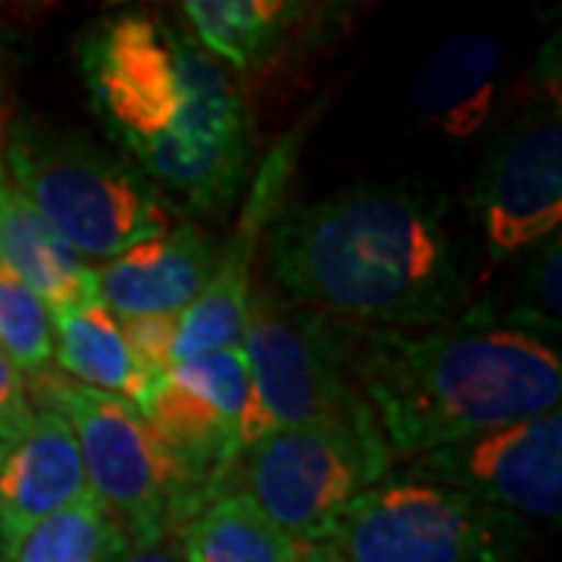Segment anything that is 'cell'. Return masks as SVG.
Segmentation results:
<instances>
[{"label":"cell","mask_w":562,"mask_h":562,"mask_svg":"<svg viewBox=\"0 0 562 562\" xmlns=\"http://www.w3.org/2000/svg\"><path fill=\"white\" fill-rule=\"evenodd\" d=\"M91 110L162 201L225 220L250 181L254 135L238 81L162 13L116 10L76 41Z\"/></svg>","instance_id":"cell-1"},{"label":"cell","mask_w":562,"mask_h":562,"mask_svg":"<svg viewBox=\"0 0 562 562\" xmlns=\"http://www.w3.org/2000/svg\"><path fill=\"white\" fill-rule=\"evenodd\" d=\"M266 254L281 297L353 325H447L469 291L447 198L416 181L288 203L266 235Z\"/></svg>","instance_id":"cell-2"},{"label":"cell","mask_w":562,"mask_h":562,"mask_svg":"<svg viewBox=\"0 0 562 562\" xmlns=\"http://www.w3.org/2000/svg\"><path fill=\"white\" fill-rule=\"evenodd\" d=\"M338 341L347 379L401 462L560 406V350L516 328L469 316L435 328L338 319Z\"/></svg>","instance_id":"cell-3"},{"label":"cell","mask_w":562,"mask_h":562,"mask_svg":"<svg viewBox=\"0 0 562 562\" xmlns=\"http://www.w3.org/2000/svg\"><path fill=\"white\" fill-rule=\"evenodd\" d=\"M3 169L13 191L81 260H116L172 225L169 203L125 157L32 113L7 116Z\"/></svg>","instance_id":"cell-4"},{"label":"cell","mask_w":562,"mask_h":562,"mask_svg":"<svg viewBox=\"0 0 562 562\" xmlns=\"http://www.w3.org/2000/svg\"><path fill=\"white\" fill-rule=\"evenodd\" d=\"M25 391L32 406L69 422L88 491L128 543L176 538L213 501L210 482L162 443L138 406L72 382L54 366L25 375Z\"/></svg>","instance_id":"cell-5"},{"label":"cell","mask_w":562,"mask_h":562,"mask_svg":"<svg viewBox=\"0 0 562 562\" xmlns=\"http://www.w3.org/2000/svg\"><path fill=\"white\" fill-rule=\"evenodd\" d=\"M369 406L310 422L250 443L235 460L225 491H244L301 547L328 543L341 513L394 472Z\"/></svg>","instance_id":"cell-6"},{"label":"cell","mask_w":562,"mask_h":562,"mask_svg":"<svg viewBox=\"0 0 562 562\" xmlns=\"http://www.w3.org/2000/svg\"><path fill=\"white\" fill-rule=\"evenodd\" d=\"M528 538L506 509L391 472L344 509L328 543L344 562H519Z\"/></svg>","instance_id":"cell-7"},{"label":"cell","mask_w":562,"mask_h":562,"mask_svg":"<svg viewBox=\"0 0 562 562\" xmlns=\"http://www.w3.org/2000/svg\"><path fill=\"white\" fill-rule=\"evenodd\" d=\"M241 350L250 372V403L241 453L250 443L362 406L347 379L338 319L291 303L276 291H250Z\"/></svg>","instance_id":"cell-8"},{"label":"cell","mask_w":562,"mask_h":562,"mask_svg":"<svg viewBox=\"0 0 562 562\" xmlns=\"http://www.w3.org/2000/svg\"><path fill=\"white\" fill-rule=\"evenodd\" d=\"M543 76L541 94L494 132L479 176V216L491 260L541 244L562 222L560 63Z\"/></svg>","instance_id":"cell-9"},{"label":"cell","mask_w":562,"mask_h":562,"mask_svg":"<svg viewBox=\"0 0 562 562\" xmlns=\"http://www.w3.org/2000/svg\"><path fill=\"white\" fill-rule=\"evenodd\" d=\"M401 475L460 491L519 519L560 522L562 516V413L560 406L447 443L403 462Z\"/></svg>","instance_id":"cell-10"},{"label":"cell","mask_w":562,"mask_h":562,"mask_svg":"<svg viewBox=\"0 0 562 562\" xmlns=\"http://www.w3.org/2000/svg\"><path fill=\"white\" fill-rule=\"evenodd\" d=\"M319 110H310V116L297 122L291 132H284L279 144L262 157L257 172H250L247 194L238 220L232 225L228 238L216 254L213 279L203 288V294L181 313L179 338L172 350V362H184L201 353L241 347L244 325H247V303H250V269L257 260V250L266 241L269 228L276 225L279 213L288 206V194L294 184V172L301 162V147L310 125L316 122Z\"/></svg>","instance_id":"cell-11"},{"label":"cell","mask_w":562,"mask_h":562,"mask_svg":"<svg viewBox=\"0 0 562 562\" xmlns=\"http://www.w3.org/2000/svg\"><path fill=\"white\" fill-rule=\"evenodd\" d=\"M250 403V372L241 347L213 350L176 362L154 384L144 419L162 443L203 475L213 497L225 491V479L241 457V425Z\"/></svg>","instance_id":"cell-12"},{"label":"cell","mask_w":562,"mask_h":562,"mask_svg":"<svg viewBox=\"0 0 562 562\" xmlns=\"http://www.w3.org/2000/svg\"><path fill=\"white\" fill-rule=\"evenodd\" d=\"M220 247L194 220L169 225L160 238L144 241L94 269L98 301L116 319L181 316L213 279Z\"/></svg>","instance_id":"cell-13"},{"label":"cell","mask_w":562,"mask_h":562,"mask_svg":"<svg viewBox=\"0 0 562 562\" xmlns=\"http://www.w3.org/2000/svg\"><path fill=\"white\" fill-rule=\"evenodd\" d=\"M91 497L79 443L60 413L35 406L20 441L0 450V560L41 522Z\"/></svg>","instance_id":"cell-14"},{"label":"cell","mask_w":562,"mask_h":562,"mask_svg":"<svg viewBox=\"0 0 562 562\" xmlns=\"http://www.w3.org/2000/svg\"><path fill=\"white\" fill-rule=\"evenodd\" d=\"M179 10L203 50L241 76L269 72L331 16V7L297 0H184Z\"/></svg>","instance_id":"cell-15"},{"label":"cell","mask_w":562,"mask_h":562,"mask_svg":"<svg viewBox=\"0 0 562 562\" xmlns=\"http://www.w3.org/2000/svg\"><path fill=\"white\" fill-rule=\"evenodd\" d=\"M503 44L491 32H462L431 47L406 85L409 106L428 128L469 140L482 132L501 94Z\"/></svg>","instance_id":"cell-16"},{"label":"cell","mask_w":562,"mask_h":562,"mask_svg":"<svg viewBox=\"0 0 562 562\" xmlns=\"http://www.w3.org/2000/svg\"><path fill=\"white\" fill-rule=\"evenodd\" d=\"M0 269L38 294L50 313L98 301L94 269L41 222L10 181L0 188Z\"/></svg>","instance_id":"cell-17"},{"label":"cell","mask_w":562,"mask_h":562,"mask_svg":"<svg viewBox=\"0 0 562 562\" xmlns=\"http://www.w3.org/2000/svg\"><path fill=\"white\" fill-rule=\"evenodd\" d=\"M54 369L66 379L144 406L157 379L135 360L120 319L101 301L50 313Z\"/></svg>","instance_id":"cell-18"},{"label":"cell","mask_w":562,"mask_h":562,"mask_svg":"<svg viewBox=\"0 0 562 562\" xmlns=\"http://www.w3.org/2000/svg\"><path fill=\"white\" fill-rule=\"evenodd\" d=\"M181 562H301L303 550L244 491H222L176 535Z\"/></svg>","instance_id":"cell-19"},{"label":"cell","mask_w":562,"mask_h":562,"mask_svg":"<svg viewBox=\"0 0 562 562\" xmlns=\"http://www.w3.org/2000/svg\"><path fill=\"white\" fill-rule=\"evenodd\" d=\"M122 528L94 497L32 528L0 562H110L125 547Z\"/></svg>","instance_id":"cell-20"},{"label":"cell","mask_w":562,"mask_h":562,"mask_svg":"<svg viewBox=\"0 0 562 562\" xmlns=\"http://www.w3.org/2000/svg\"><path fill=\"white\" fill-rule=\"evenodd\" d=\"M562 238L553 232L528 247L522 269L513 284V303L491 325L516 328L541 341H557L562 331Z\"/></svg>","instance_id":"cell-21"},{"label":"cell","mask_w":562,"mask_h":562,"mask_svg":"<svg viewBox=\"0 0 562 562\" xmlns=\"http://www.w3.org/2000/svg\"><path fill=\"white\" fill-rule=\"evenodd\" d=\"M0 350L22 375L54 366L50 310L7 269H0Z\"/></svg>","instance_id":"cell-22"},{"label":"cell","mask_w":562,"mask_h":562,"mask_svg":"<svg viewBox=\"0 0 562 562\" xmlns=\"http://www.w3.org/2000/svg\"><path fill=\"white\" fill-rule=\"evenodd\" d=\"M120 325L135 360L160 382L162 375L176 366L172 350H176V338H179L181 316H135V319H120Z\"/></svg>","instance_id":"cell-23"},{"label":"cell","mask_w":562,"mask_h":562,"mask_svg":"<svg viewBox=\"0 0 562 562\" xmlns=\"http://www.w3.org/2000/svg\"><path fill=\"white\" fill-rule=\"evenodd\" d=\"M35 419V406L25 391V375L0 350V447L16 443Z\"/></svg>","instance_id":"cell-24"},{"label":"cell","mask_w":562,"mask_h":562,"mask_svg":"<svg viewBox=\"0 0 562 562\" xmlns=\"http://www.w3.org/2000/svg\"><path fill=\"white\" fill-rule=\"evenodd\" d=\"M110 562H181V553L176 538H166L150 543H125Z\"/></svg>","instance_id":"cell-25"},{"label":"cell","mask_w":562,"mask_h":562,"mask_svg":"<svg viewBox=\"0 0 562 562\" xmlns=\"http://www.w3.org/2000/svg\"><path fill=\"white\" fill-rule=\"evenodd\" d=\"M13 38L3 35L0 38V188L7 184V169H3V128H7V76H10V63H13Z\"/></svg>","instance_id":"cell-26"},{"label":"cell","mask_w":562,"mask_h":562,"mask_svg":"<svg viewBox=\"0 0 562 562\" xmlns=\"http://www.w3.org/2000/svg\"><path fill=\"white\" fill-rule=\"evenodd\" d=\"M301 562H344V560H341V553H338L331 543H313V547H306V550H303Z\"/></svg>","instance_id":"cell-27"},{"label":"cell","mask_w":562,"mask_h":562,"mask_svg":"<svg viewBox=\"0 0 562 562\" xmlns=\"http://www.w3.org/2000/svg\"><path fill=\"white\" fill-rule=\"evenodd\" d=\"M3 35H7V32H3V29H0V38H3Z\"/></svg>","instance_id":"cell-28"},{"label":"cell","mask_w":562,"mask_h":562,"mask_svg":"<svg viewBox=\"0 0 562 562\" xmlns=\"http://www.w3.org/2000/svg\"><path fill=\"white\" fill-rule=\"evenodd\" d=\"M0 450H3V447H0Z\"/></svg>","instance_id":"cell-29"}]
</instances>
